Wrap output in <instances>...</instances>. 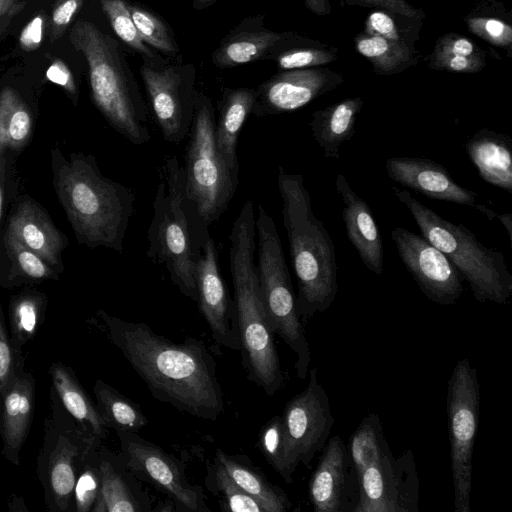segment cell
Instances as JSON below:
<instances>
[{
	"label": "cell",
	"instance_id": "obj_1",
	"mask_svg": "<svg viewBox=\"0 0 512 512\" xmlns=\"http://www.w3.org/2000/svg\"><path fill=\"white\" fill-rule=\"evenodd\" d=\"M100 315L112 342L152 396L194 417L215 420L224 412L216 361L205 343L186 337L174 343L142 322Z\"/></svg>",
	"mask_w": 512,
	"mask_h": 512
},
{
	"label": "cell",
	"instance_id": "obj_2",
	"mask_svg": "<svg viewBox=\"0 0 512 512\" xmlns=\"http://www.w3.org/2000/svg\"><path fill=\"white\" fill-rule=\"evenodd\" d=\"M283 225L297 279L296 304L302 323L325 312L338 292V265L334 243L313 211L302 174L278 167Z\"/></svg>",
	"mask_w": 512,
	"mask_h": 512
},
{
	"label": "cell",
	"instance_id": "obj_3",
	"mask_svg": "<svg viewBox=\"0 0 512 512\" xmlns=\"http://www.w3.org/2000/svg\"><path fill=\"white\" fill-rule=\"evenodd\" d=\"M254 204L247 200L229 235V262L236 306L241 355L247 378L273 396L284 385L278 351L269 328L254 263Z\"/></svg>",
	"mask_w": 512,
	"mask_h": 512
},
{
	"label": "cell",
	"instance_id": "obj_4",
	"mask_svg": "<svg viewBox=\"0 0 512 512\" xmlns=\"http://www.w3.org/2000/svg\"><path fill=\"white\" fill-rule=\"evenodd\" d=\"M210 236L187 194L183 166L175 155L166 157L159 169L147 256L163 265L171 282L195 302L196 266Z\"/></svg>",
	"mask_w": 512,
	"mask_h": 512
},
{
	"label": "cell",
	"instance_id": "obj_5",
	"mask_svg": "<svg viewBox=\"0 0 512 512\" xmlns=\"http://www.w3.org/2000/svg\"><path fill=\"white\" fill-rule=\"evenodd\" d=\"M56 186L78 239L121 253L134 213L133 191L104 177L94 158L84 155L60 167Z\"/></svg>",
	"mask_w": 512,
	"mask_h": 512
},
{
	"label": "cell",
	"instance_id": "obj_6",
	"mask_svg": "<svg viewBox=\"0 0 512 512\" xmlns=\"http://www.w3.org/2000/svg\"><path fill=\"white\" fill-rule=\"evenodd\" d=\"M70 38L87 61L92 99L108 123L136 146L150 141L147 106L117 42L85 20Z\"/></svg>",
	"mask_w": 512,
	"mask_h": 512
},
{
	"label": "cell",
	"instance_id": "obj_7",
	"mask_svg": "<svg viewBox=\"0 0 512 512\" xmlns=\"http://www.w3.org/2000/svg\"><path fill=\"white\" fill-rule=\"evenodd\" d=\"M392 191L413 216L421 235L460 271L478 302L509 301L512 274L499 250L483 245L466 226L443 218L407 190L393 187Z\"/></svg>",
	"mask_w": 512,
	"mask_h": 512
},
{
	"label": "cell",
	"instance_id": "obj_8",
	"mask_svg": "<svg viewBox=\"0 0 512 512\" xmlns=\"http://www.w3.org/2000/svg\"><path fill=\"white\" fill-rule=\"evenodd\" d=\"M255 228L258 234L257 277L265 316L272 333L295 353L296 376L305 379L311 361L309 342L297 310L277 227L261 204Z\"/></svg>",
	"mask_w": 512,
	"mask_h": 512
},
{
	"label": "cell",
	"instance_id": "obj_9",
	"mask_svg": "<svg viewBox=\"0 0 512 512\" xmlns=\"http://www.w3.org/2000/svg\"><path fill=\"white\" fill-rule=\"evenodd\" d=\"M215 120L211 99L197 90L182 166L187 194L208 228L226 211L238 186V176L217 149Z\"/></svg>",
	"mask_w": 512,
	"mask_h": 512
},
{
	"label": "cell",
	"instance_id": "obj_10",
	"mask_svg": "<svg viewBox=\"0 0 512 512\" xmlns=\"http://www.w3.org/2000/svg\"><path fill=\"white\" fill-rule=\"evenodd\" d=\"M446 410L454 487V510L470 512L472 457L479 426L480 385L468 359L459 360L448 381Z\"/></svg>",
	"mask_w": 512,
	"mask_h": 512
},
{
	"label": "cell",
	"instance_id": "obj_11",
	"mask_svg": "<svg viewBox=\"0 0 512 512\" xmlns=\"http://www.w3.org/2000/svg\"><path fill=\"white\" fill-rule=\"evenodd\" d=\"M117 435L121 456L129 470L140 481L165 494L175 510L210 512L204 489L188 481L184 466L178 459L137 432L117 431Z\"/></svg>",
	"mask_w": 512,
	"mask_h": 512
},
{
	"label": "cell",
	"instance_id": "obj_12",
	"mask_svg": "<svg viewBox=\"0 0 512 512\" xmlns=\"http://www.w3.org/2000/svg\"><path fill=\"white\" fill-rule=\"evenodd\" d=\"M140 74L151 111L163 138L173 144L188 135L195 107L196 70L193 64L144 63Z\"/></svg>",
	"mask_w": 512,
	"mask_h": 512
},
{
	"label": "cell",
	"instance_id": "obj_13",
	"mask_svg": "<svg viewBox=\"0 0 512 512\" xmlns=\"http://www.w3.org/2000/svg\"><path fill=\"white\" fill-rule=\"evenodd\" d=\"M355 474L359 495L352 511H418L419 481L411 450L395 458L388 449Z\"/></svg>",
	"mask_w": 512,
	"mask_h": 512
},
{
	"label": "cell",
	"instance_id": "obj_14",
	"mask_svg": "<svg viewBox=\"0 0 512 512\" xmlns=\"http://www.w3.org/2000/svg\"><path fill=\"white\" fill-rule=\"evenodd\" d=\"M304 390L290 399L283 411L286 450L295 471L302 463L308 466L320 451L334 423L329 397L318 380L317 368L308 371Z\"/></svg>",
	"mask_w": 512,
	"mask_h": 512
},
{
	"label": "cell",
	"instance_id": "obj_15",
	"mask_svg": "<svg viewBox=\"0 0 512 512\" xmlns=\"http://www.w3.org/2000/svg\"><path fill=\"white\" fill-rule=\"evenodd\" d=\"M391 238L402 263L430 301L446 306L458 301L464 278L444 253L403 227L393 229Z\"/></svg>",
	"mask_w": 512,
	"mask_h": 512
},
{
	"label": "cell",
	"instance_id": "obj_16",
	"mask_svg": "<svg viewBox=\"0 0 512 512\" xmlns=\"http://www.w3.org/2000/svg\"><path fill=\"white\" fill-rule=\"evenodd\" d=\"M343 82L340 73L328 68L283 70L255 88L251 115L265 117L296 111Z\"/></svg>",
	"mask_w": 512,
	"mask_h": 512
},
{
	"label": "cell",
	"instance_id": "obj_17",
	"mask_svg": "<svg viewBox=\"0 0 512 512\" xmlns=\"http://www.w3.org/2000/svg\"><path fill=\"white\" fill-rule=\"evenodd\" d=\"M197 303L215 342L240 351V337L234 299L222 279L217 250L210 236L196 266Z\"/></svg>",
	"mask_w": 512,
	"mask_h": 512
},
{
	"label": "cell",
	"instance_id": "obj_18",
	"mask_svg": "<svg viewBox=\"0 0 512 512\" xmlns=\"http://www.w3.org/2000/svg\"><path fill=\"white\" fill-rule=\"evenodd\" d=\"M388 177L423 196L454 204L475 206L477 193L460 186L441 164L426 157L397 156L386 161Z\"/></svg>",
	"mask_w": 512,
	"mask_h": 512
},
{
	"label": "cell",
	"instance_id": "obj_19",
	"mask_svg": "<svg viewBox=\"0 0 512 512\" xmlns=\"http://www.w3.org/2000/svg\"><path fill=\"white\" fill-rule=\"evenodd\" d=\"M335 188L342 203V218L350 243L363 264L376 275L383 273L384 247L381 233L369 204L338 174Z\"/></svg>",
	"mask_w": 512,
	"mask_h": 512
},
{
	"label": "cell",
	"instance_id": "obj_20",
	"mask_svg": "<svg viewBox=\"0 0 512 512\" xmlns=\"http://www.w3.org/2000/svg\"><path fill=\"white\" fill-rule=\"evenodd\" d=\"M100 489L92 508L95 512H148L149 493L126 466L123 457L104 450L99 461Z\"/></svg>",
	"mask_w": 512,
	"mask_h": 512
},
{
	"label": "cell",
	"instance_id": "obj_21",
	"mask_svg": "<svg viewBox=\"0 0 512 512\" xmlns=\"http://www.w3.org/2000/svg\"><path fill=\"white\" fill-rule=\"evenodd\" d=\"M290 31L277 32L264 26V15H253L243 19L220 42L211 55L218 68L269 59L277 45Z\"/></svg>",
	"mask_w": 512,
	"mask_h": 512
},
{
	"label": "cell",
	"instance_id": "obj_22",
	"mask_svg": "<svg viewBox=\"0 0 512 512\" xmlns=\"http://www.w3.org/2000/svg\"><path fill=\"white\" fill-rule=\"evenodd\" d=\"M348 448L339 435L332 437L309 481V500L315 512L346 511Z\"/></svg>",
	"mask_w": 512,
	"mask_h": 512
},
{
	"label": "cell",
	"instance_id": "obj_23",
	"mask_svg": "<svg viewBox=\"0 0 512 512\" xmlns=\"http://www.w3.org/2000/svg\"><path fill=\"white\" fill-rule=\"evenodd\" d=\"M464 148L485 182L512 193V139L507 134L483 128Z\"/></svg>",
	"mask_w": 512,
	"mask_h": 512
},
{
	"label": "cell",
	"instance_id": "obj_24",
	"mask_svg": "<svg viewBox=\"0 0 512 512\" xmlns=\"http://www.w3.org/2000/svg\"><path fill=\"white\" fill-rule=\"evenodd\" d=\"M34 383L30 376L13 378L3 393L0 431L6 457L18 464V454L30 428L34 409Z\"/></svg>",
	"mask_w": 512,
	"mask_h": 512
},
{
	"label": "cell",
	"instance_id": "obj_25",
	"mask_svg": "<svg viewBox=\"0 0 512 512\" xmlns=\"http://www.w3.org/2000/svg\"><path fill=\"white\" fill-rule=\"evenodd\" d=\"M255 88H225L218 102L219 115L215 120V142L229 170L239 172L237 145L242 127L251 115Z\"/></svg>",
	"mask_w": 512,
	"mask_h": 512
},
{
	"label": "cell",
	"instance_id": "obj_26",
	"mask_svg": "<svg viewBox=\"0 0 512 512\" xmlns=\"http://www.w3.org/2000/svg\"><path fill=\"white\" fill-rule=\"evenodd\" d=\"M364 106L362 97L346 98L312 113L311 135L325 158L338 160L341 145L355 134L357 117Z\"/></svg>",
	"mask_w": 512,
	"mask_h": 512
},
{
	"label": "cell",
	"instance_id": "obj_27",
	"mask_svg": "<svg viewBox=\"0 0 512 512\" xmlns=\"http://www.w3.org/2000/svg\"><path fill=\"white\" fill-rule=\"evenodd\" d=\"M7 234L39 255L47 264L56 265L64 247L62 235L46 214L32 203H23L12 216Z\"/></svg>",
	"mask_w": 512,
	"mask_h": 512
},
{
	"label": "cell",
	"instance_id": "obj_28",
	"mask_svg": "<svg viewBox=\"0 0 512 512\" xmlns=\"http://www.w3.org/2000/svg\"><path fill=\"white\" fill-rule=\"evenodd\" d=\"M214 460L243 491L264 507L265 512H286L291 508L287 494L271 483L246 455H231L217 449Z\"/></svg>",
	"mask_w": 512,
	"mask_h": 512
},
{
	"label": "cell",
	"instance_id": "obj_29",
	"mask_svg": "<svg viewBox=\"0 0 512 512\" xmlns=\"http://www.w3.org/2000/svg\"><path fill=\"white\" fill-rule=\"evenodd\" d=\"M486 53L471 39L455 32L440 36L428 59V67L451 73H478L486 66Z\"/></svg>",
	"mask_w": 512,
	"mask_h": 512
},
{
	"label": "cell",
	"instance_id": "obj_30",
	"mask_svg": "<svg viewBox=\"0 0 512 512\" xmlns=\"http://www.w3.org/2000/svg\"><path fill=\"white\" fill-rule=\"evenodd\" d=\"M355 49L365 57L378 75H394L417 65L418 52L403 42L361 31L354 37Z\"/></svg>",
	"mask_w": 512,
	"mask_h": 512
},
{
	"label": "cell",
	"instance_id": "obj_31",
	"mask_svg": "<svg viewBox=\"0 0 512 512\" xmlns=\"http://www.w3.org/2000/svg\"><path fill=\"white\" fill-rule=\"evenodd\" d=\"M283 70L319 67L338 59V49L295 32L282 40L269 57Z\"/></svg>",
	"mask_w": 512,
	"mask_h": 512
},
{
	"label": "cell",
	"instance_id": "obj_32",
	"mask_svg": "<svg viewBox=\"0 0 512 512\" xmlns=\"http://www.w3.org/2000/svg\"><path fill=\"white\" fill-rule=\"evenodd\" d=\"M468 30L490 45L503 48L511 56V11L497 0L479 2L464 18Z\"/></svg>",
	"mask_w": 512,
	"mask_h": 512
},
{
	"label": "cell",
	"instance_id": "obj_33",
	"mask_svg": "<svg viewBox=\"0 0 512 512\" xmlns=\"http://www.w3.org/2000/svg\"><path fill=\"white\" fill-rule=\"evenodd\" d=\"M50 374L56 391L69 413L87 425L96 438H105L107 427L102 416L70 371L55 363L50 369Z\"/></svg>",
	"mask_w": 512,
	"mask_h": 512
},
{
	"label": "cell",
	"instance_id": "obj_34",
	"mask_svg": "<svg viewBox=\"0 0 512 512\" xmlns=\"http://www.w3.org/2000/svg\"><path fill=\"white\" fill-rule=\"evenodd\" d=\"M94 392L97 398L96 407L107 429L137 432L148 423L137 403L102 380L96 381Z\"/></svg>",
	"mask_w": 512,
	"mask_h": 512
},
{
	"label": "cell",
	"instance_id": "obj_35",
	"mask_svg": "<svg viewBox=\"0 0 512 512\" xmlns=\"http://www.w3.org/2000/svg\"><path fill=\"white\" fill-rule=\"evenodd\" d=\"M31 128V114L22 99L12 88H4L0 93V153L21 147Z\"/></svg>",
	"mask_w": 512,
	"mask_h": 512
},
{
	"label": "cell",
	"instance_id": "obj_36",
	"mask_svg": "<svg viewBox=\"0 0 512 512\" xmlns=\"http://www.w3.org/2000/svg\"><path fill=\"white\" fill-rule=\"evenodd\" d=\"M204 484L208 491L219 498L224 511L265 512L264 507L243 491L215 460L213 464L207 466Z\"/></svg>",
	"mask_w": 512,
	"mask_h": 512
},
{
	"label": "cell",
	"instance_id": "obj_37",
	"mask_svg": "<svg viewBox=\"0 0 512 512\" xmlns=\"http://www.w3.org/2000/svg\"><path fill=\"white\" fill-rule=\"evenodd\" d=\"M126 3L134 25L147 46L168 55L179 52L173 30L162 17L138 3L127 0Z\"/></svg>",
	"mask_w": 512,
	"mask_h": 512
},
{
	"label": "cell",
	"instance_id": "obj_38",
	"mask_svg": "<svg viewBox=\"0 0 512 512\" xmlns=\"http://www.w3.org/2000/svg\"><path fill=\"white\" fill-rule=\"evenodd\" d=\"M422 19L377 10L368 15L362 31L415 47Z\"/></svg>",
	"mask_w": 512,
	"mask_h": 512
},
{
	"label": "cell",
	"instance_id": "obj_39",
	"mask_svg": "<svg viewBox=\"0 0 512 512\" xmlns=\"http://www.w3.org/2000/svg\"><path fill=\"white\" fill-rule=\"evenodd\" d=\"M258 446L271 467L288 484L293 481L294 470L290 466L282 417H272L259 433Z\"/></svg>",
	"mask_w": 512,
	"mask_h": 512
},
{
	"label": "cell",
	"instance_id": "obj_40",
	"mask_svg": "<svg viewBox=\"0 0 512 512\" xmlns=\"http://www.w3.org/2000/svg\"><path fill=\"white\" fill-rule=\"evenodd\" d=\"M100 4L113 31L127 46L147 59L155 57L154 52L142 41L126 0H100Z\"/></svg>",
	"mask_w": 512,
	"mask_h": 512
},
{
	"label": "cell",
	"instance_id": "obj_41",
	"mask_svg": "<svg viewBox=\"0 0 512 512\" xmlns=\"http://www.w3.org/2000/svg\"><path fill=\"white\" fill-rule=\"evenodd\" d=\"M76 450L62 447L55 451L50 466V485L59 505H66L74 492Z\"/></svg>",
	"mask_w": 512,
	"mask_h": 512
},
{
	"label": "cell",
	"instance_id": "obj_42",
	"mask_svg": "<svg viewBox=\"0 0 512 512\" xmlns=\"http://www.w3.org/2000/svg\"><path fill=\"white\" fill-rule=\"evenodd\" d=\"M39 317L40 301L36 297H20L12 304L11 326L17 343H24L34 335Z\"/></svg>",
	"mask_w": 512,
	"mask_h": 512
},
{
	"label": "cell",
	"instance_id": "obj_43",
	"mask_svg": "<svg viewBox=\"0 0 512 512\" xmlns=\"http://www.w3.org/2000/svg\"><path fill=\"white\" fill-rule=\"evenodd\" d=\"M5 242L10 254L24 274L36 279L47 278L51 275L48 264L35 252L9 234L6 235Z\"/></svg>",
	"mask_w": 512,
	"mask_h": 512
},
{
	"label": "cell",
	"instance_id": "obj_44",
	"mask_svg": "<svg viewBox=\"0 0 512 512\" xmlns=\"http://www.w3.org/2000/svg\"><path fill=\"white\" fill-rule=\"evenodd\" d=\"M100 461V460H99ZM100 489V471L99 463L87 465L76 480L74 492L76 508L79 512L92 510Z\"/></svg>",
	"mask_w": 512,
	"mask_h": 512
},
{
	"label": "cell",
	"instance_id": "obj_45",
	"mask_svg": "<svg viewBox=\"0 0 512 512\" xmlns=\"http://www.w3.org/2000/svg\"><path fill=\"white\" fill-rule=\"evenodd\" d=\"M341 4L361 7H375L392 13L408 17L424 19L425 13L421 9L414 8L405 0H342Z\"/></svg>",
	"mask_w": 512,
	"mask_h": 512
},
{
	"label": "cell",
	"instance_id": "obj_46",
	"mask_svg": "<svg viewBox=\"0 0 512 512\" xmlns=\"http://www.w3.org/2000/svg\"><path fill=\"white\" fill-rule=\"evenodd\" d=\"M44 32V18L42 15H37L21 31L19 43L26 51L37 49L43 39Z\"/></svg>",
	"mask_w": 512,
	"mask_h": 512
},
{
	"label": "cell",
	"instance_id": "obj_47",
	"mask_svg": "<svg viewBox=\"0 0 512 512\" xmlns=\"http://www.w3.org/2000/svg\"><path fill=\"white\" fill-rule=\"evenodd\" d=\"M12 376V354L8 338L0 318V393H4L11 381Z\"/></svg>",
	"mask_w": 512,
	"mask_h": 512
},
{
	"label": "cell",
	"instance_id": "obj_48",
	"mask_svg": "<svg viewBox=\"0 0 512 512\" xmlns=\"http://www.w3.org/2000/svg\"><path fill=\"white\" fill-rule=\"evenodd\" d=\"M83 0H62L52 12L53 33L65 28L82 5Z\"/></svg>",
	"mask_w": 512,
	"mask_h": 512
},
{
	"label": "cell",
	"instance_id": "obj_49",
	"mask_svg": "<svg viewBox=\"0 0 512 512\" xmlns=\"http://www.w3.org/2000/svg\"><path fill=\"white\" fill-rule=\"evenodd\" d=\"M46 77L49 81L64 87L68 92L74 94L76 86L69 68L61 60H55L47 69Z\"/></svg>",
	"mask_w": 512,
	"mask_h": 512
},
{
	"label": "cell",
	"instance_id": "obj_50",
	"mask_svg": "<svg viewBox=\"0 0 512 512\" xmlns=\"http://www.w3.org/2000/svg\"><path fill=\"white\" fill-rule=\"evenodd\" d=\"M305 7L317 16L331 14L332 7L329 0H304Z\"/></svg>",
	"mask_w": 512,
	"mask_h": 512
},
{
	"label": "cell",
	"instance_id": "obj_51",
	"mask_svg": "<svg viewBox=\"0 0 512 512\" xmlns=\"http://www.w3.org/2000/svg\"><path fill=\"white\" fill-rule=\"evenodd\" d=\"M19 0H0V23L8 20L20 9Z\"/></svg>",
	"mask_w": 512,
	"mask_h": 512
},
{
	"label": "cell",
	"instance_id": "obj_52",
	"mask_svg": "<svg viewBox=\"0 0 512 512\" xmlns=\"http://www.w3.org/2000/svg\"><path fill=\"white\" fill-rule=\"evenodd\" d=\"M496 218L502 223L508 233L510 243L512 242V213L497 214Z\"/></svg>",
	"mask_w": 512,
	"mask_h": 512
},
{
	"label": "cell",
	"instance_id": "obj_53",
	"mask_svg": "<svg viewBox=\"0 0 512 512\" xmlns=\"http://www.w3.org/2000/svg\"><path fill=\"white\" fill-rule=\"evenodd\" d=\"M218 1L219 0H192V6L196 10H203L212 6Z\"/></svg>",
	"mask_w": 512,
	"mask_h": 512
},
{
	"label": "cell",
	"instance_id": "obj_54",
	"mask_svg": "<svg viewBox=\"0 0 512 512\" xmlns=\"http://www.w3.org/2000/svg\"><path fill=\"white\" fill-rule=\"evenodd\" d=\"M3 163H0V218L2 214V205H3V196H4V189H3Z\"/></svg>",
	"mask_w": 512,
	"mask_h": 512
}]
</instances>
